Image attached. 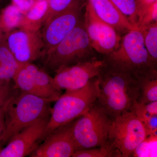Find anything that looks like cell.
Returning <instances> with one entry per match:
<instances>
[{"instance_id":"obj_15","label":"cell","mask_w":157,"mask_h":157,"mask_svg":"<svg viewBox=\"0 0 157 157\" xmlns=\"http://www.w3.org/2000/svg\"><path fill=\"white\" fill-rule=\"evenodd\" d=\"M48 11V0L36 2L24 15L21 29L36 32L40 30L47 19Z\"/></svg>"},{"instance_id":"obj_24","label":"cell","mask_w":157,"mask_h":157,"mask_svg":"<svg viewBox=\"0 0 157 157\" xmlns=\"http://www.w3.org/2000/svg\"><path fill=\"white\" fill-rule=\"evenodd\" d=\"M73 0H48V11L46 21H48L54 15L68 8Z\"/></svg>"},{"instance_id":"obj_1","label":"cell","mask_w":157,"mask_h":157,"mask_svg":"<svg viewBox=\"0 0 157 157\" xmlns=\"http://www.w3.org/2000/svg\"><path fill=\"white\" fill-rule=\"evenodd\" d=\"M98 78L99 95L95 103L112 120L134 110L139 90L138 79L134 75L104 62Z\"/></svg>"},{"instance_id":"obj_12","label":"cell","mask_w":157,"mask_h":157,"mask_svg":"<svg viewBox=\"0 0 157 157\" xmlns=\"http://www.w3.org/2000/svg\"><path fill=\"white\" fill-rule=\"evenodd\" d=\"M6 45L19 64L32 63L42 55L43 42L40 31L19 29L6 36Z\"/></svg>"},{"instance_id":"obj_2","label":"cell","mask_w":157,"mask_h":157,"mask_svg":"<svg viewBox=\"0 0 157 157\" xmlns=\"http://www.w3.org/2000/svg\"><path fill=\"white\" fill-rule=\"evenodd\" d=\"M103 60L105 63L129 72L138 80L157 77V65L152 61L138 29L122 36L117 48L104 56Z\"/></svg>"},{"instance_id":"obj_26","label":"cell","mask_w":157,"mask_h":157,"mask_svg":"<svg viewBox=\"0 0 157 157\" xmlns=\"http://www.w3.org/2000/svg\"><path fill=\"white\" fill-rule=\"evenodd\" d=\"M14 95L10 82L0 80V109L6 107Z\"/></svg>"},{"instance_id":"obj_28","label":"cell","mask_w":157,"mask_h":157,"mask_svg":"<svg viewBox=\"0 0 157 157\" xmlns=\"http://www.w3.org/2000/svg\"><path fill=\"white\" fill-rule=\"evenodd\" d=\"M12 4L25 14L36 3L35 0H12Z\"/></svg>"},{"instance_id":"obj_16","label":"cell","mask_w":157,"mask_h":157,"mask_svg":"<svg viewBox=\"0 0 157 157\" xmlns=\"http://www.w3.org/2000/svg\"><path fill=\"white\" fill-rule=\"evenodd\" d=\"M38 67L32 63L19 64L13 79L17 88L22 92L38 96L36 75Z\"/></svg>"},{"instance_id":"obj_8","label":"cell","mask_w":157,"mask_h":157,"mask_svg":"<svg viewBox=\"0 0 157 157\" xmlns=\"http://www.w3.org/2000/svg\"><path fill=\"white\" fill-rule=\"evenodd\" d=\"M85 6L82 0H73L68 8L45 23L41 33L43 42L42 54L56 46L81 22L83 17L82 9Z\"/></svg>"},{"instance_id":"obj_31","label":"cell","mask_w":157,"mask_h":157,"mask_svg":"<svg viewBox=\"0 0 157 157\" xmlns=\"http://www.w3.org/2000/svg\"><path fill=\"white\" fill-rule=\"evenodd\" d=\"M35 1H36V2H39V1H43V0H35Z\"/></svg>"},{"instance_id":"obj_18","label":"cell","mask_w":157,"mask_h":157,"mask_svg":"<svg viewBox=\"0 0 157 157\" xmlns=\"http://www.w3.org/2000/svg\"><path fill=\"white\" fill-rule=\"evenodd\" d=\"M19 65L6 44L0 46V80L13 79Z\"/></svg>"},{"instance_id":"obj_29","label":"cell","mask_w":157,"mask_h":157,"mask_svg":"<svg viewBox=\"0 0 157 157\" xmlns=\"http://www.w3.org/2000/svg\"><path fill=\"white\" fill-rule=\"evenodd\" d=\"M146 111L152 115H157V101H153L145 104H142Z\"/></svg>"},{"instance_id":"obj_17","label":"cell","mask_w":157,"mask_h":157,"mask_svg":"<svg viewBox=\"0 0 157 157\" xmlns=\"http://www.w3.org/2000/svg\"><path fill=\"white\" fill-rule=\"evenodd\" d=\"M24 15L13 4L3 9L0 14V38L20 28Z\"/></svg>"},{"instance_id":"obj_5","label":"cell","mask_w":157,"mask_h":157,"mask_svg":"<svg viewBox=\"0 0 157 157\" xmlns=\"http://www.w3.org/2000/svg\"><path fill=\"white\" fill-rule=\"evenodd\" d=\"M44 65L56 71L65 66L91 59L95 56L83 19L58 44L44 54Z\"/></svg>"},{"instance_id":"obj_30","label":"cell","mask_w":157,"mask_h":157,"mask_svg":"<svg viewBox=\"0 0 157 157\" xmlns=\"http://www.w3.org/2000/svg\"><path fill=\"white\" fill-rule=\"evenodd\" d=\"M7 105H6V106H7ZM6 106L2 109H0V151L2 149L1 148V138H2V134L4 128L5 112Z\"/></svg>"},{"instance_id":"obj_4","label":"cell","mask_w":157,"mask_h":157,"mask_svg":"<svg viewBox=\"0 0 157 157\" xmlns=\"http://www.w3.org/2000/svg\"><path fill=\"white\" fill-rule=\"evenodd\" d=\"M52 101L22 92L13 97L6 107L1 145L42 117L50 114Z\"/></svg>"},{"instance_id":"obj_14","label":"cell","mask_w":157,"mask_h":157,"mask_svg":"<svg viewBox=\"0 0 157 157\" xmlns=\"http://www.w3.org/2000/svg\"><path fill=\"white\" fill-rule=\"evenodd\" d=\"M98 18L113 27L121 36L137 29L129 22L110 0H86Z\"/></svg>"},{"instance_id":"obj_27","label":"cell","mask_w":157,"mask_h":157,"mask_svg":"<svg viewBox=\"0 0 157 157\" xmlns=\"http://www.w3.org/2000/svg\"><path fill=\"white\" fill-rule=\"evenodd\" d=\"M137 5V13L138 22L140 20L147 9L157 0H135Z\"/></svg>"},{"instance_id":"obj_21","label":"cell","mask_w":157,"mask_h":157,"mask_svg":"<svg viewBox=\"0 0 157 157\" xmlns=\"http://www.w3.org/2000/svg\"><path fill=\"white\" fill-rule=\"evenodd\" d=\"M134 110L141 121L148 137H157V115H152L146 111L142 104L136 103Z\"/></svg>"},{"instance_id":"obj_6","label":"cell","mask_w":157,"mask_h":157,"mask_svg":"<svg viewBox=\"0 0 157 157\" xmlns=\"http://www.w3.org/2000/svg\"><path fill=\"white\" fill-rule=\"evenodd\" d=\"M145 127L134 110L124 113L112 120L108 145L118 157H129L147 137Z\"/></svg>"},{"instance_id":"obj_19","label":"cell","mask_w":157,"mask_h":157,"mask_svg":"<svg viewBox=\"0 0 157 157\" xmlns=\"http://www.w3.org/2000/svg\"><path fill=\"white\" fill-rule=\"evenodd\" d=\"M139 90L137 103L145 104L157 101V77L138 80Z\"/></svg>"},{"instance_id":"obj_25","label":"cell","mask_w":157,"mask_h":157,"mask_svg":"<svg viewBox=\"0 0 157 157\" xmlns=\"http://www.w3.org/2000/svg\"><path fill=\"white\" fill-rule=\"evenodd\" d=\"M155 22H157V2L152 4L145 11L137 23V29Z\"/></svg>"},{"instance_id":"obj_11","label":"cell","mask_w":157,"mask_h":157,"mask_svg":"<svg viewBox=\"0 0 157 157\" xmlns=\"http://www.w3.org/2000/svg\"><path fill=\"white\" fill-rule=\"evenodd\" d=\"M83 23L90 44L98 53L108 54L115 50L120 43L122 36L111 26L96 16L86 4Z\"/></svg>"},{"instance_id":"obj_20","label":"cell","mask_w":157,"mask_h":157,"mask_svg":"<svg viewBox=\"0 0 157 157\" xmlns=\"http://www.w3.org/2000/svg\"><path fill=\"white\" fill-rule=\"evenodd\" d=\"M138 30L142 34L144 45L152 61L157 65V22Z\"/></svg>"},{"instance_id":"obj_9","label":"cell","mask_w":157,"mask_h":157,"mask_svg":"<svg viewBox=\"0 0 157 157\" xmlns=\"http://www.w3.org/2000/svg\"><path fill=\"white\" fill-rule=\"evenodd\" d=\"M104 64V60L95 57L62 67L56 71L53 77L55 87L59 91L73 90L84 87L90 80L98 77Z\"/></svg>"},{"instance_id":"obj_22","label":"cell","mask_w":157,"mask_h":157,"mask_svg":"<svg viewBox=\"0 0 157 157\" xmlns=\"http://www.w3.org/2000/svg\"><path fill=\"white\" fill-rule=\"evenodd\" d=\"M129 22L137 29L138 17L135 0H110Z\"/></svg>"},{"instance_id":"obj_10","label":"cell","mask_w":157,"mask_h":157,"mask_svg":"<svg viewBox=\"0 0 157 157\" xmlns=\"http://www.w3.org/2000/svg\"><path fill=\"white\" fill-rule=\"evenodd\" d=\"M50 114L40 118L14 135L6 147L0 151V157H24L30 155L43 140Z\"/></svg>"},{"instance_id":"obj_7","label":"cell","mask_w":157,"mask_h":157,"mask_svg":"<svg viewBox=\"0 0 157 157\" xmlns=\"http://www.w3.org/2000/svg\"><path fill=\"white\" fill-rule=\"evenodd\" d=\"M111 122L110 117L95 103L74 122L73 135L77 150L108 145Z\"/></svg>"},{"instance_id":"obj_3","label":"cell","mask_w":157,"mask_h":157,"mask_svg":"<svg viewBox=\"0 0 157 157\" xmlns=\"http://www.w3.org/2000/svg\"><path fill=\"white\" fill-rule=\"evenodd\" d=\"M98 95V77L91 79L81 88L66 90L51 109L43 139L60 127L83 115L95 103Z\"/></svg>"},{"instance_id":"obj_13","label":"cell","mask_w":157,"mask_h":157,"mask_svg":"<svg viewBox=\"0 0 157 157\" xmlns=\"http://www.w3.org/2000/svg\"><path fill=\"white\" fill-rule=\"evenodd\" d=\"M75 120L60 127L47 136L30 157H72L77 150L73 135Z\"/></svg>"},{"instance_id":"obj_23","label":"cell","mask_w":157,"mask_h":157,"mask_svg":"<svg viewBox=\"0 0 157 157\" xmlns=\"http://www.w3.org/2000/svg\"><path fill=\"white\" fill-rule=\"evenodd\" d=\"M117 157L115 151L110 147L105 146L85 149L77 150L72 157Z\"/></svg>"}]
</instances>
